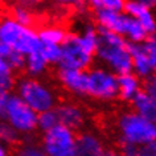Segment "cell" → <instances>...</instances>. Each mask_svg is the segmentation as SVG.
<instances>
[{
  "label": "cell",
  "instance_id": "obj_1",
  "mask_svg": "<svg viewBox=\"0 0 156 156\" xmlns=\"http://www.w3.org/2000/svg\"><path fill=\"white\" fill-rule=\"evenodd\" d=\"M99 45L95 53V60L99 65L107 68L116 76L132 73V57L128 42L122 34L107 29L98 28Z\"/></svg>",
  "mask_w": 156,
  "mask_h": 156
},
{
  "label": "cell",
  "instance_id": "obj_2",
  "mask_svg": "<svg viewBox=\"0 0 156 156\" xmlns=\"http://www.w3.org/2000/svg\"><path fill=\"white\" fill-rule=\"evenodd\" d=\"M115 135L120 148L142 147L156 140V123L143 118L132 108L123 110L115 118Z\"/></svg>",
  "mask_w": 156,
  "mask_h": 156
},
{
  "label": "cell",
  "instance_id": "obj_3",
  "mask_svg": "<svg viewBox=\"0 0 156 156\" xmlns=\"http://www.w3.org/2000/svg\"><path fill=\"white\" fill-rule=\"evenodd\" d=\"M0 115L3 122L17 130L23 138L32 136L38 130V114L16 93H0Z\"/></svg>",
  "mask_w": 156,
  "mask_h": 156
},
{
  "label": "cell",
  "instance_id": "obj_4",
  "mask_svg": "<svg viewBox=\"0 0 156 156\" xmlns=\"http://www.w3.org/2000/svg\"><path fill=\"white\" fill-rule=\"evenodd\" d=\"M15 93L33 108L37 114L54 110L58 105V97L49 83L40 78L23 76L17 80Z\"/></svg>",
  "mask_w": 156,
  "mask_h": 156
},
{
  "label": "cell",
  "instance_id": "obj_5",
  "mask_svg": "<svg viewBox=\"0 0 156 156\" xmlns=\"http://www.w3.org/2000/svg\"><path fill=\"white\" fill-rule=\"evenodd\" d=\"M89 83H87V97L97 102H114L118 99V77L111 70L102 65H94L87 70Z\"/></svg>",
  "mask_w": 156,
  "mask_h": 156
},
{
  "label": "cell",
  "instance_id": "obj_6",
  "mask_svg": "<svg viewBox=\"0 0 156 156\" xmlns=\"http://www.w3.org/2000/svg\"><path fill=\"white\" fill-rule=\"evenodd\" d=\"M76 131L58 124L41 135L40 144L48 156H76Z\"/></svg>",
  "mask_w": 156,
  "mask_h": 156
},
{
  "label": "cell",
  "instance_id": "obj_7",
  "mask_svg": "<svg viewBox=\"0 0 156 156\" xmlns=\"http://www.w3.org/2000/svg\"><path fill=\"white\" fill-rule=\"evenodd\" d=\"M62 58L58 68L77 69L87 72L94 66L95 56L87 53L80 41L78 32H69L61 45Z\"/></svg>",
  "mask_w": 156,
  "mask_h": 156
},
{
  "label": "cell",
  "instance_id": "obj_8",
  "mask_svg": "<svg viewBox=\"0 0 156 156\" xmlns=\"http://www.w3.org/2000/svg\"><path fill=\"white\" fill-rule=\"evenodd\" d=\"M56 76L60 86L66 93L77 97V98H86L87 97V72L77 69L57 68Z\"/></svg>",
  "mask_w": 156,
  "mask_h": 156
},
{
  "label": "cell",
  "instance_id": "obj_9",
  "mask_svg": "<svg viewBox=\"0 0 156 156\" xmlns=\"http://www.w3.org/2000/svg\"><path fill=\"white\" fill-rule=\"evenodd\" d=\"M54 110L57 112L60 124L70 128V130L78 131V130H82L86 126L87 112L81 105L66 101V102L58 103Z\"/></svg>",
  "mask_w": 156,
  "mask_h": 156
},
{
  "label": "cell",
  "instance_id": "obj_10",
  "mask_svg": "<svg viewBox=\"0 0 156 156\" xmlns=\"http://www.w3.org/2000/svg\"><path fill=\"white\" fill-rule=\"evenodd\" d=\"M106 154V144L98 132L83 130L78 134L76 156H105Z\"/></svg>",
  "mask_w": 156,
  "mask_h": 156
},
{
  "label": "cell",
  "instance_id": "obj_11",
  "mask_svg": "<svg viewBox=\"0 0 156 156\" xmlns=\"http://www.w3.org/2000/svg\"><path fill=\"white\" fill-rule=\"evenodd\" d=\"M94 21L98 28L123 34L124 25L127 21V15L124 12H116V11L98 9L94 11Z\"/></svg>",
  "mask_w": 156,
  "mask_h": 156
},
{
  "label": "cell",
  "instance_id": "obj_12",
  "mask_svg": "<svg viewBox=\"0 0 156 156\" xmlns=\"http://www.w3.org/2000/svg\"><path fill=\"white\" fill-rule=\"evenodd\" d=\"M123 12L130 17H134L135 20H138L143 25V28L147 30L148 34L156 33V15L152 9L136 2H132V0H127Z\"/></svg>",
  "mask_w": 156,
  "mask_h": 156
},
{
  "label": "cell",
  "instance_id": "obj_13",
  "mask_svg": "<svg viewBox=\"0 0 156 156\" xmlns=\"http://www.w3.org/2000/svg\"><path fill=\"white\" fill-rule=\"evenodd\" d=\"M143 82L144 81L140 77L136 76L134 72L119 76L118 77V91H119L118 99L126 103H131L136 98V95L140 91H143Z\"/></svg>",
  "mask_w": 156,
  "mask_h": 156
},
{
  "label": "cell",
  "instance_id": "obj_14",
  "mask_svg": "<svg viewBox=\"0 0 156 156\" xmlns=\"http://www.w3.org/2000/svg\"><path fill=\"white\" fill-rule=\"evenodd\" d=\"M130 48V53L132 57V68H134V73L142 80H147L151 76H154V70L150 64L146 52L143 49L142 44H128Z\"/></svg>",
  "mask_w": 156,
  "mask_h": 156
},
{
  "label": "cell",
  "instance_id": "obj_15",
  "mask_svg": "<svg viewBox=\"0 0 156 156\" xmlns=\"http://www.w3.org/2000/svg\"><path fill=\"white\" fill-rule=\"evenodd\" d=\"M24 27L12 19L11 16H4L0 21V44L9 45L13 48L17 40L20 38Z\"/></svg>",
  "mask_w": 156,
  "mask_h": 156
},
{
  "label": "cell",
  "instance_id": "obj_16",
  "mask_svg": "<svg viewBox=\"0 0 156 156\" xmlns=\"http://www.w3.org/2000/svg\"><path fill=\"white\" fill-rule=\"evenodd\" d=\"M131 108L150 122L156 123V99L146 91H140L131 102Z\"/></svg>",
  "mask_w": 156,
  "mask_h": 156
},
{
  "label": "cell",
  "instance_id": "obj_17",
  "mask_svg": "<svg viewBox=\"0 0 156 156\" xmlns=\"http://www.w3.org/2000/svg\"><path fill=\"white\" fill-rule=\"evenodd\" d=\"M80 36V41L82 46L85 48L87 53L95 56L97 49L99 45V32H98V27L91 24V23H85L81 28V32H78Z\"/></svg>",
  "mask_w": 156,
  "mask_h": 156
},
{
  "label": "cell",
  "instance_id": "obj_18",
  "mask_svg": "<svg viewBox=\"0 0 156 156\" xmlns=\"http://www.w3.org/2000/svg\"><path fill=\"white\" fill-rule=\"evenodd\" d=\"M68 30L62 25L57 24H48L38 29V36L42 44H50V45H62L68 36Z\"/></svg>",
  "mask_w": 156,
  "mask_h": 156
},
{
  "label": "cell",
  "instance_id": "obj_19",
  "mask_svg": "<svg viewBox=\"0 0 156 156\" xmlns=\"http://www.w3.org/2000/svg\"><path fill=\"white\" fill-rule=\"evenodd\" d=\"M122 36L130 44H143L150 34L147 33V30L143 28V25L138 20H135L134 17H130L127 15V21H126V25H124V30Z\"/></svg>",
  "mask_w": 156,
  "mask_h": 156
},
{
  "label": "cell",
  "instance_id": "obj_20",
  "mask_svg": "<svg viewBox=\"0 0 156 156\" xmlns=\"http://www.w3.org/2000/svg\"><path fill=\"white\" fill-rule=\"evenodd\" d=\"M49 65L48 62L44 60V57L41 56L40 52L33 53L27 56V64H25V76L33 77V78H40L44 76L48 70Z\"/></svg>",
  "mask_w": 156,
  "mask_h": 156
},
{
  "label": "cell",
  "instance_id": "obj_21",
  "mask_svg": "<svg viewBox=\"0 0 156 156\" xmlns=\"http://www.w3.org/2000/svg\"><path fill=\"white\" fill-rule=\"evenodd\" d=\"M16 83V73L4 60H0V93H12Z\"/></svg>",
  "mask_w": 156,
  "mask_h": 156
},
{
  "label": "cell",
  "instance_id": "obj_22",
  "mask_svg": "<svg viewBox=\"0 0 156 156\" xmlns=\"http://www.w3.org/2000/svg\"><path fill=\"white\" fill-rule=\"evenodd\" d=\"M16 156H48L45 151L42 150L41 144L36 143L32 139V136H27L23 139V142L16 147Z\"/></svg>",
  "mask_w": 156,
  "mask_h": 156
},
{
  "label": "cell",
  "instance_id": "obj_23",
  "mask_svg": "<svg viewBox=\"0 0 156 156\" xmlns=\"http://www.w3.org/2000/svg\"><path fill=\"white\" fill-rule=\"evenodd\" d=\"M0 140L4 147L19 146L23 142V136L17 130H15L8 123L2 122L0 124Z\"/></svg>",
  "mask_w": 156,
  "mask_h": 156
},
{
  "label": "cell",
  "instance_id": "obj_24",
  "mask_svg": "<svg viewBox=\"0 0 156 156\" xmlns=\"http://www.w3.org/2000/svg\"><path fill=\"white\" fill-rule=\"evenodd\" d=\"M12 19H15L19 24L23 27H32L34 23V17L32 13V9L27 8V7L21 5L20 3H16L11 7V15Z\"/></svg>",
  "mask_w": 156,
  "mask_h": 156
},
{
  "label": "cell",
  "instance_id": "obj_25",
  "mask_svg": "<svg viewBox=\"0 0 156 156\" xmlns=\"http://www.w3.org/2000/svg\"><path fill=\"white\" fill-rule=\"evenodd\" d=\"M89 8L98 11V9H108L116 11V12H123L126 7L127 0H85Z\"/></svg>",
  "mask_w": 156,
  "mask_h": 156
},
{
  "label": "cell",
  "instance_id": "obj_26",
  "mask_svg": "<svg viewBox=\"0 0 156 156\" xmlns=\"http://www.w3.org/2000/svg\"><path fill=\"white\" fill-rule=\"evenodd\" d=\"M41 56L48 62L49 66H60L61 58H62V49L61 45H50V44H42L40 49Z\"/></svg>",
  "mask_w": 156,
  "mask_h": 156
},
{
  "label": "cell",
  "instance_id": "obj_27",
  "mask_svg": "<svg viewBox=\"0 0 156 156\" xmlns=\"http://www.w3.org/2000/svg\"><path fill=\"white\" fill-rule=\"evenodd\" d=\"M60 124V120H58L57 112L56 110H49L45 112H41L38 114V119H37V127L40 132H46L49 130H52L56 126Z\"/></svg>",
  "mask_w": 156,
  "mask_h": 156
},
{
  "label": "cell",
  "instance_id": "obj_28",
  "mask_svg": "<svg viewBox=\"0 0 156 156\" xmlns=\"http://www.w3.org/2000/svg\"><path fill=\"white\" fill-rule=\"evenodd\" d=\"M0 60H4L7 64L11 66V69H12L15 73L24 72V70H25L27 56L21 54L20 52H17V50H15V49L11 50V52L7 54L5 58H0Z\"/></svg>",
  "mask_w": 156,
  "mask_h": 156
},
{
  "label": "cell",
  "instance_id": "obj_29",
  "mask_svg": "<svg viewBox=\"0 0 156 156\" xmlns=\"http://www.w3.org/2000/svg\"><path fill=\"white\" fill-rule=\"evenodd\" d=\"M122 155L127 156H156V140L142 147L122 148Z\"/></svg>",
  "mask_w": 156,
  "mask_h": 156
},
{
  "label": "cell",
  "instance_id": "obj_30",
  "mask_svg": "<svg viewBox=\"0 0 156 156\" xmlns=\"http://www.w3.org/2000/svg\"><path fill=\"white\" fill-rule=\"evenodd\" d=\"M143 49L146 52L150 64L152 66V70L156 74V33L155 34H150L147 37V40L143 42Z\"/></svg>",
  "mask_w": 156,
  "mask_h": 156
},
{
  "label": "cell",
  "instance_id": "obj_31",
  "mask_svg": "<svg viewBox=\"0 0 156 156\" xmlns=\"http://www.w3.org/2000/svg\"><path fill=\"white\" fill-rule=\"evenodd\" d=\"M50 2L57 5H62V7H73L77 11H82V12L87 7L85 0H50Z\"/></svg>",
  "mask_w": 156,
  "mask_h": 156
},
{
  "label": "cell",
  "instance_id": "obj_32",
  "mask_svg": "<svg viewBox=\"0 0 156 156\" xmlns=\"http://www.w3.org/2000/svg\"><path fill=\"white\" fill-rule=\"evenodd\" d=\"M143 90L146 91L147 94H150L152 98L156 99V74L151 76L150 78H147V80H144Z\"/></svg>",
  "mask_w": 156,
  "mask_h": 156
},
{
  "label": "cell",
  "instance_id": "obj_33",
  "mask_svg": "<svg viewBox=\"0 0 156 156\" xmlns=\"http://www.w3.org/2000/svg\"><path fill=\"white\" fill-rule=\"evenodd\" d=\"M40 2L41 0H17V3H20L21 5H24V7H27V8H29V9L37 7L38 4H40Z\"/></svg>",
  "mask_w": 156,
  "mask_h": 156
},
{
  "label": "cell",
  "instance_id": "obj_34",
  "mask_svg": "<svg viewBox=\"0 0 156 156\" xmlns=\"http://www.w3.org/2000/svg\"><path fill=\"white\" fill-rule=\"evenodd\" d=\"M132 2L139 3V4L147 7V8H150L152 11L156 9V0H132Z\"/></svg>",
  "mask_w": 156,
  "mask_h": 156
},
{
  "label": "cell",
  "instance_id": "obj_35",
  "mask_svg": "<svg viewBox=\"0 0 156 156\" xmlns=\"http://www.w3.org/2000/svg\"><path fill=\"white\" fill-rule=\"evenodd\" d=\"M105 156H115V155H112V154H110V152H107V154L105 155Z\"/></svg>",
  "mask_w": 156,
  "mask_h": 156
},
{
  "label": "cell",
  "instance_id": "obj_36",
  "mask_svg": "<svg viewBox=\"0 0 156 156\" xmlns=\"http://www.w3.org/2000/svg\"><path fill=\"white\" fill-rule=\"evenodd\" d=\"M5 2H12V0H5Z\"/></svg>",
  "mask_w": 156,
  "mask_h": 156
},
{
  "label": "cell",
  "instance_id": "obj_37",
  "mask_svg": "<svg viewBox=\"0 0 156 156\" xmlns=\"http://www.w3.org/2000/svg\"><path fill=\"white\" fill-rule=\"evenodd\" d=\"M120 156H127V155H122V154H120Z\"/></svg>",
  "mask_w": 156,
  "mask_h": 156
}]
</instances>
